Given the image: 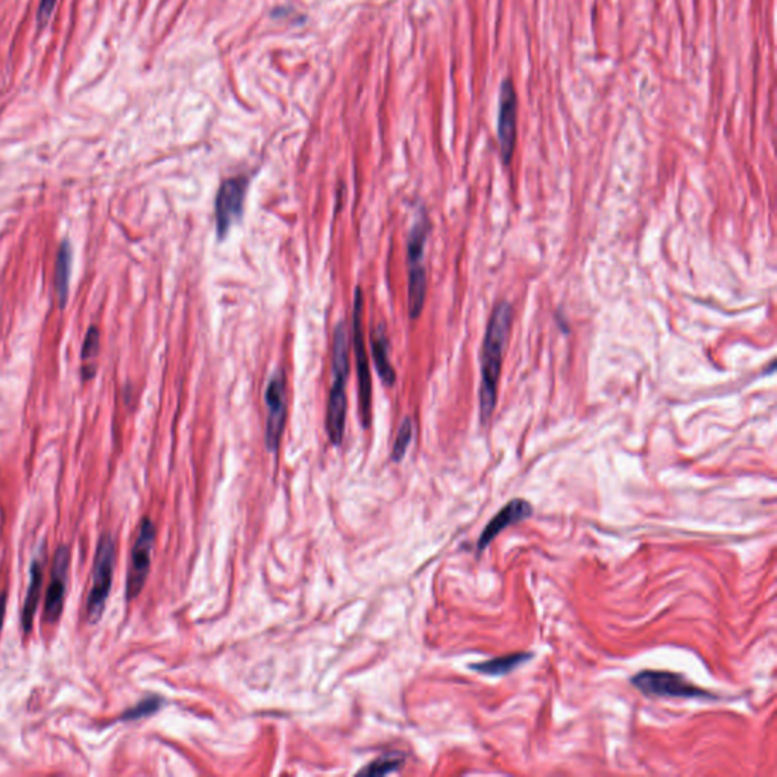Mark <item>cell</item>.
I'll return each instance as SVG.
<instances>
[{
    "label": "cell",
    "instance_id": "obj_6",
    "mask_svg": "<svg viewBox=\"0 0 777 777\" xmlns=\"http://www.w3.org/2000/svg\"><path fill=\"white\" fill-rule=\"evenodd\" d=\"M353 339L357 377H359L360 415H362L363 427H369L371 424L372 384L368 353H366L365 333H363V292L360 287H357L356 298H354Z\"/></svg>",
    "mask_w": 777,
    "mask_h": 777
},
{
    "label": "cell",
    "instance_id": "obj_9",
    "mask_svg": "<svg viewBox=\"0 0 777 777\" xmlns=\"http://www.w3.org/2000/svg\"><path fill=\"white\" fill-rule=\"evenodd\" d=\"M266 406H268V424H266V445L269 451H277L286 422V383L281 372L269 380L266 387Z\"/></svg>",
    "mask_w": 777,
    "mask_h": 777
},
{
    "label": "cell",
    "instance_id": "obj_8",
    "mask_svg": "<svg viewBox=\"0 0 777 777\" xmlns=\"http://www.w3.org/2000/svg\"><path fill=\"white\" fill-rule=\"evenodd\" d=\"M155 542V526L149 518H145L140 526L139 535H137L136 544L131 554V565H129L128 582H126V595L129 600L136 598L142 592L148 579L149 568H151V553Z\"/></svg>",
    "mask_w": 777,
    "mask_h": 777
},
{
    "label": "cell",
    "instance_id": "obj_17",
    "mask_svg": "<svg viewBox=\"0 0 777 777\" xmlns=\"http://www.w3.org/2000/svg\"><path fill=\"white\" fill-rule=\"evenodd\" d=\"M404 764V756L398 755V753H391V755H384L378 758L377 761L371 762L368 767L359 771V774H366V776H384V774L392 773V771L400 770Z\"/></svg>",
    "mask_w": 777,
    "mask_h": 777
},
{
    "label": "cell",
    "instance_id": "obj_15",
    "mask_svg": "<svg viewBox=\"0 0 777 777\" xmlns=\"http://www.w3.org/2000/svg\"><path fill=\"white\" fill-rule=\"evenodd\" d=\"M532 658V653H512V655L501 656V658L491 659V661L469 665V668L477 673L486 674V676L500 677L512 673Z\"/></svg>",
    "mask_w": 777,
    "mask_h": 777
},
{
    "label": "cell",
    "instance_id": "obj_13",
    "mask_svg": "<svg viewBox=\"0 0 777 777\" xmlns=\"http://www.w3.org/2000/svg\"><path fill=\"white\" fill-rule=\"evenodd\" d=\"M41 585H43V564H41L40 557H37L31 565V579H29L28 591H26L25 603H23V632H31L37 604L40 601Z\"/></svg>",
    "mask_w": 777,
    "mask_h": 777
},
{
    "label": "cell",
    "instance_id": "obj_4",
    "mask_svg": "<svg viewBox=\"0 0 777 777\" xmlns=\"http://www.w3.org/2000/svg\"><path fill=\"white\" fill-rule=\"evenodd\" d=\"M632 685L645 696L715 700L714 694L688 682L682 674L670 673V671H641L632 677Z\"/></svg>",
    "mask_w": 777,
    "mask_h": 777
},
{
    "label": "cell",
    "instance_id": "obj_22",
    "mask_svg": "<svg viewBox=\"0 0 777 777\" xmlns=\"http://www.w3.org/2000/svg\"><path fill=\"white\" fill-rule=\"evenodd\" d=\"M5 614H7V595L0 594V630L4 627Z\"/></svg>",
    "mask_w": 777,
    "mask_h": 777
},
{
    "label": "cell",
    "instance_id": "obj_19",
    "mask_svg": "<svg viewBox=\"0 0 777 777\" xmlns=\"http://www.w3.org/2000/svg\"><path fill=\"white\" fill-rule=\"evenodd\" d=\"M161 700L157 697H151V699L143 700L142 703L136 706V708L129 709L122 715V720H137V718L148 717V715L154 714L160 708Z\"/></svg>",
    "mask_w": 777,
    "mask_h": 777
},
{
    "label": "cell",
    "instance_id": "obj_1",
    "mask_svg": "<svg viewBox=\"0 0 777 777\" xmlns=\"http://www.w3.org/2000/svg\"><path fill=\"white\" fill-rule=\"evenodd\" d=\"M510 327H512V307L507 301L498 302L489 319L485 342H483L482 386H480V416L483 424L491 419L497 406L498 381H500Z\"/></svg>",
    "mask_w": 777,
    "mask_h": 777
},
{
    "label": "cell",
    "instance_id": "obj_14",
    "mask_svg": "<svg viewBox=\"0 0 777 777\" xmlns=\"http://www.w3.org/2000/svg\"><path fill=\"white\" fill-rule=\"evenodd\" d=\"M372 357H374L375 368H377L378 375L381 380L387 384V386H394L395 380H397V374H395L394 366H392L391 360H389V342H387L386 334H384L383 328H378L374 334H372Z\"/></svg>",
    "mask_w": 777,
    "mask_h": 777
},
{
    "label": "cell",
    "instance_id": "obj_18",
    "mask_svg": "<svg viewBox=\"0 0 777 777\" xmlns=\"http://www.w3.org/2000/svg\"><path fill=\"white\" fill-rule=\"evenodd\" d=\"M413 438V425L409 418L404 419L403 425L398 430L397 439H395L394 450H392V459L394 462H401L406 456L407 448Z\"/></svg>",
    "mask_w": 777,
    "mask_h": 777
},
{
    "label": "cell",
    "instance_id": "obj_11",
    "mask_svg": "<svg viewBox=\"0 0 777 777\" xmlns=\"http://www.w3.org/2000/svg\"><path fill=\"white\" fill-rule=\"evenodd\" d=\"M498 143H500L501 157H503L504 163L509 164L516 143V93L512 79H506L501 85Z\"/></svg>",
    "mask_w": 777,
    "mask_h": 777
},
{
    "label": "cell",
    "instance_id": "obj_5",
    "mask_svg": "<svg viewBox=\"0 0 777 777\" xmlns=\"http://www.w3.org/2000/svg\"><path fill=\"white\" fill-rule=\"evenodd\" d=\"M114 562H116V548H114L113 538L110 535H104L96 550L93 585L87 598V618L90 623L99 621L104 612L105 603L111 591V582H113Z\"/></svg>",
    "mask_w": 777,
    "mask_h": 777
},
{
    "label": "cell",
    "instance_id": "obj_10",
    "mask_svg": "<svg viewBox=\"0 0 777 777\" xmlns=\"http://www.w3.org/2000/svg\"><path fill=\"white\" fill-rule=\"evenodd\" d=\"M69 567V548H58L54 557V565H52L51 583H49L48 594H46L45 620L48 621V623H57V621L60 620L61 614H63Z\"/></svg>",
    "mask_w": 777,
    "mask_h": 777
},
{
    "label": "cell",
    "instance_id": "obj_2",
    "mask_svg": "<svg viewBox=\"0 0 777 777\" xmlns=\"http://www.w3.org/2000/svg\"><path fill=\"white\" fill-rule=\"evenodd\" d=\"M348 369H350V345H348L347 325L337 324L333 339V386L328 398L327 430L331 444H342L347 418Z\"/></svg>",
    "mask_w": 777,
    "mask_h": 777
},
{
    "label": "cell",
    "instance_id": "obj_21",
    "mask_svg": "<svg viewBox=\"0 0 777 777\" xmlns=\"http://www.w3.org/2000/svg\"><path fill=\"white\" fill-rule=\"evenodd\" d=\"M55 5H57V0H41L37 11V23L40 28H45L46 23L51 20Z\"/></svg>",
    "mask_w": 777,
    "mask_h": 777
},
{
    "label": "cell",
    "instance_id": "obj_20",
    "mask_svg": "<svg viewBox=\"0 0 777 777\" xmlns=\"http://www.w3.org/2000/svg\"><path fill=\"white\" fill-rule=\"evenodd\" d=\"M99 330L96 327H90L89 333L85 336L84 347H82V362H93L99 353Z\"/></svg>",
    "mask_w": 777,
    "mask_h": 777
},
{
    "label": "cell",
    "instance_id": "obj_16",
    "mask_svg": "<svg viewBox=\"0 0 777 777\" xmlns=\"http://www.w3.org/2000/svg\"><path fill=\"white\" fill-rule=\"evenodd\" d=\"M70 272H72V248L70 243L64 240L58 251L57 265H55V290H57L61 309L66 307L67 298H69Z\"/></svg>",
    "mask_w": 777,
    "mask_h": 777
},
{
    "label": "cell",
    "instance_id": "obj_12",
    "mask_svg": "<svg viewBox=\"0 0 777 777\" xmlns=\"http://www.w3.org/2000/svg\"><path fill=\"white\" fill-rule=\"evenodd\" d=\"M533 515V506L527 500L523 498H515V500L507 503L497 515L489 521L488 526L480 536L479 544H477V550L479 553L485 551L489 547L492 541L500 535L507 527L513 526V524L523 523V521L529 520Z\"/></svg>",
    "mask_w": 777,
    "mask_h": 777
},
{
    "label": "cell",
    "instance_id": "obj_7",
    "mask_svg": "<svg viewBox=\"0 0 777 777\" xmlns=\"http://www.w3.org/2000/svg\"><path fill=\"white\" fill-rule=\"evenodd\" d=\"M246 192H248V178L234 177L222 183L214 205L219 239H224L231 227L242 218Z\"/></svg>",
    "mask_w": 777,
    "mask_h": 777
},
{
    "label": "cell",
    "instance_id": "obj_3",
    "mask_svg": "<svg viewBox=\"0 0 777 777\" xmlns=\"http://www.w3.org/2000/svg\"><path fill=\"white\" fill-rule=\"evenodd\" d=\"M428 221L422 216L413 225L407 239V260H409V313L415 319L424 309L427 295V274L424 266V249L427 242Z\"/></svg>",
    "mask_w": 777,
    "mask_h": 777
}]
</instances>
